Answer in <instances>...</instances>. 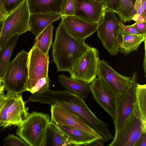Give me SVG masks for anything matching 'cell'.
<instances>
[{"label":"cell","mask_w":146,"mask_h":146,"mask_svg":"<svg viewBox=\"0 0 146 146\" xmlns=\"http://www.w3.org/2000/svg\"><path fill=\"white\" fill-rule=\"evenodd\" d=\"M37 102L63 107L83 118L95 131L100 130L104 122L98 118L88 107L83 98L66 90L45 92L33 94L25 102Z\"/></svg>","instance_id":"1"},{"label":"cell","mask_w":146,"mask_h":146,"mask_svg":"<svg viewBox=\"0 0 146 146\" xmlns=\"http://www.w3.org/2000/svg\"><path fill=\"white\" fill-rule=\"evenodd\" d=\"M89 47L85 40L72 36L61 19L56 29L52 44V61L56 66L57 71L70 73L76 62Z\"/></svg>","instance_id":"2"},{"label":"cell","mask_w":146,"mask_h":146,"mask_svg":"<svg viewBox=\"0 0 146 146\" xmlns=\"http://www.w3.org/2000/svg\"><path fill=\"white\" fill-rule=\"evenodd\" d=\"M51 122L49 115L34 111L17 127L16 134L30 146H45L47 131Z\"/></svg>","instance_id":"3"},{"label":"cell","mask_w":146,"mask_h":146,"mask_svg":"<svg viewBox=\"0 0 146 146\" xmlns=\"http://www.w3.org/2000/svg\"><path fill=\"white\" fill-rule=\"evenodd\" d=\"M28 52L22 50L10 62L1 78L4 90L15 94L25 91L28 76Z\"/></svg>","instance_id":"4"},{"label":"cell","mask_w":146,"mask_h":146,"mask_svg":"<svg viewBox=\"0 0 146 146\" xmlns=\"http://www.w3.org/2000/svg\"><path fill=\"white\" fill-rule=\"evenodd\" d=\"M30 13L27 0L8 13L3 21L0 36V49L15 35L29 31Z\"/></svg>","instance_id":"5"},{"label":"cell","mask_w":146,"mask_h":146,"mask_svg":"<svg viewBox=\"0 0 146 146\" xmlns=\"http://www.w3.org/2000/svg\"><path fill=\"white\" fill-rule=\"evenodd\" d=\"M120 21L114 12L106 8L96 26L98 37L104 47L112 55H117L120 51Z\"/></svg>","instance_id":"6"},{"label":"cell","mask_w":146,"mask_h":146,"mask_svg":"<svg viewBox=\"0 0 146 146\" xmlns=\"http://www.w3.org/2000/svg\"><path fill=\"white\" fill-rule=\"evenodd\" d=\"M146 132L136 102L131 114L121 128L115 133L108 146H134L141 134Z\"/></svg>","instance_id":"7"},{"label":"cell","mask_w":146,"mask_h":146,"mask_svg":"<svg viewBox=\"0 0 146 146\" xmlns=\"http://www.w3.org/2000/svg\"><path fill=\"white\" fill-rule=\"evenodd\" d=\"M100 60L98 50L90 46L74 65L70 77L90 84L98 76Z\"/></svg>","instance_id":"8"},{"label":"cell","mask_w":146,"mask_h":146,"mask_svg":"<svg viewBox=\"0 0 146 146\" xmlns=\"http://www.w3.org/2000/svg\"><path fill=\"white\" fill-rule=\"evenodd\" d=\"M137 74L134 72L130 84L123 95L115 97V116L114 123L115 133L123 126L132 111L136 102L135 87Z\"/></svg>","instance_id":"9"},{"label":"cell","mask_w":146,"mask_h":146,"mask_svg":"<svg viewBox=\"0 0 146 146\" xmlns=\"http://www.w3.org/2000/svg\"><path fill=\"white\" fill-rule=\"evenodd\" d=\"M48 54H46L33 45L28 52V76L25 91L29 92L42 78L48 76Z\"/></svg>","instance_id":"10"},{"label":"cell","mask_w":146,"mask_h":146,"mask_svg":"<svg viewBox=\"0 0 146 146\" xmlns=\"http://www.w3.org/2000/svg\"><path fill=\"white\" fill-rule=\"evenodd\" d=\"M50 113L52 123L77 128L103 140L102 136L89 125L83 118L70 110L59 106H51Z\"/></svg>","instance_id":"11"},{"label":"cell","mask_w":146,"mask_h":146,"mask_svg":"<svg viewBox=\"0 0 146 146\" xmlns=\"http://www.w3.org/2000/svg\"><path fill=\"white\" fill-rule=\"evenodd\" d=\"M97 75L103 79L111 90L114 97L124 94L131 81V77L119 74L104 60H100Z\"/></svg>","instance_id":"12"},{"label":"cell","mask_w":146,"mask_h":146,"mask_svg":"<svg viewBox=\"0 0 146 146\" xmlns=\"http://www.w3.org/2000/svg\"><path fill=\"white\" fill-rule=\"evenodd\" d=\"M91 92L97 103L115 119V97L111 90L99 76L90 84Z\"/></svg>","instance_id":"13"},{"label":"cell","mask_w":146,"mask_h":146,"mask_svg":"<svg viewBox=\"0 0 146 146\" xmlns=\"http://www.w3.org/2000/svg\"><path fill=\"white\" fill-rule=\"evenodd\" d=\"M106 9L103 2L94 0H75L74 15L96 26Z\"/></svg>","instance_id":"14"},{"label":"cell","mask_w":146,"mask_h":146,"mask_svg":"<svg viewBox=\"0 0 146 146\" xmlns=\"http://www.w3.org/2000/svg\"><path fill=\"white\" fill-rule=\"evenodd\" d=\"M61 19L68 33L76 39L85 40L96 32V25L75 15L63 16Z\"/></svg>","instance_id":"15"},{"label":"cell","mask_w":146,"mask_h":146,"mask_svg":"<svg viewBox=\"0 0 146 146\" xmlns=\"http://www.w3.org/2000/svg\"><path fill=\"white\" fill-rule=\"evenodd\" d=\"M30 14L55 13L63 16L68 0H27Z\"/></svg>","instance_id":"16"},{"label":"cell","mask_w":146,"mask_h":146,"mask_svg":"<svg viewBox=\"0 0 146 146\" xmlns=\"http://www.w3.org/2000/svg\"><path fill=\"white\" fill-rule=\"evenodd\" d=\"M25 104L21 94H16L7 112V127L12 125L19 127L24 122L30 113Z\"/></svg>","instance_id":"17"},{"label":"cell","mask_w":146,"mask_h":146,"mask_svg":"<svg viewBox=\"0 0 146 146\" xmlns=\"http://www.w3.org/2000/svg\"><path fill=\"white\" fill-rule=\"evenodd\" d=\"M54 124L74 145H90L99 139L76 128L60 124Z\"/></svg>","instance_id":"18"},{"label":"cell","mask_w":146,"mask_h":146,"mask_svg":"<svg viewBox=\"0 0 146 146\" xmlns=\"http://www.w3.org/2000/svg\"><path fill=\"white\" fill-rule=\"evenodd\" d=\"M62 17L61 15L55 13L30 14L29 20V31L36 36L48 25L59 20Z\"/></svg>","instance_id":"19"},{"label":"cell","mask_w":146,"mask_h":146,"mask_svg":"<svg viewBox=\"0 0 146 146\" xmlns=\"http://www.w3.org/2000/svg\"><path fill=\"white\" fill-rule=\"evenodd\" d=\"M58 80L66 90L83 98H87L91 92L90 84L84 81L69 78L63 74L59 76Z\"/></svg>","instance_id":"20"},{"label":"cell","mask_w":146,"mask_h":146,"mask_svg":"<svg viewBox=\"0 0 146 146\" xmlns=\"http://www.w3.org/2000/svg\"><path fill=\"white\" fill-rule=\"evenodd\" d=\"M120 36L121 37V40H119V43L120 50L126 56L137 50L141 43L146 38V35L121 34Z\"/></svg>","instance_id":"21"},{"label":"cell","mask_w":146,"mask_h":146,"mask_svg":"<svg viewBox=\"0 0 146 146\" xmlns=\"http://www.w3.org/2000/svg\"><path fill=\"white\" fill-rule=\"evenodd\" d=\"M65 146L74 145L64 134L51 122L48 127L46 146Z\"/></svg>","instance_id":"22"},{"label":"cell","mask_w":146,"mask_h":146,"mask_svg":"<svg viewBox=\"0 0 146 146\" xmlns=\"http://www.w3.org/2000/svg\"><path fill=\"white\" fill-rule=\"evenodd\" d=\"M19 36L17 35L13 36L0 49V79L4 75L10 62L11 55Z\"/></svg>","instance_id":"23"},{"label":"cell","mask_w":146,"mask_h":146,"mask_svg":"<svg viewBox=\"0 0 146 146\" xmlns=\"http://www.w3.org/2000/svg\"><path fill=\"white\" fill-rule=\"evenodd\" d=\"M53 28V25L51 24L35 36L33 45L46 54H48L49 51L52 44Z\"/></svg>","instance_id":"24"},{"label":"cell","mask_w":146,"mask_h":146,"mask_svg":"<svg viewBox=\"0 0 146 146\" xmlns=\"http://www.w3.org/2000/svg\"><path fill=\"white\" fill-rule=\"evenodd\" d=\"M16 95L9 92L5 94L4 91L0 94V127H7V112Z\"/></svg>","instance_id":"25"},{"label":"cell","mask_w":146,"mask_h":146,"mask_svg":"<svg viewBox=\"0 0 146 146\" xmlns=\"http://www.w3.org/2000/svg\"><path fill=\"white\" fill-rule=\"evenodd\" d=\"M120 7L117 14L121 22L125 23L132 21L137 12L135 7V0H120Z\"/></svg>","instance_id":"26"},{"label":"cell","mask_w":146,"mask_h":146,"mask_svg":"<svg viewBox=\"0 0 146 146\" xmlns=\"http://www.w3.org/2000/svg\"><path fill=\"white\" fill-rule=\"evenodd\" d=\"M137 104L140 115L146 125V85L136 83L135 87Z\"/></svg>","instance_id":"27"},{"label":"cell","mask_w":146,"mask_h":146,"mask_svg":"<svg viewBox=\"0 0 146 146\" xmlns=\"http://www.w3.org/2000/svg\"><path fill=\"white\" fill-rule=\"evenodd\" d=\"M49 86L50 80L48 76L40 79L30 92L33 94L42 92L49 89Z\"/></svg>","instance_id":"28"},{"label":"cell","mask_w":146,"mask_h":146,"mask_svg":"<svg viewBox=\"0 0 146 146\" xmlns=\"http://www.w3.org/2000/svg\"><path fill=\"white\" fill-rule=\"evenodd\" d=\"M3 145L5 146H29L21 138L13 134H9L4 138Z\"/></svg>","instance_id":"29"},{"label":"cell","mask_w":146,"mask_h":146,"mask_svg":"<svg viewBox=\"0 0 146 146\" xmlns=\"http://www.w3.org/2000/svg\"><path fill=\"white\" fill-rule=\"evenodd\" d=\"M120 28V35L121 34H128L143 35L141 34L133 26L131 25H125L121 21L119 22Z\"/></svg>","instance_id":"30"},{"label":"cell","mask_w":146,"mask_h":146,"mask_svg":"<svg viewBox=\"0 0 146 146\" xmlns=\"http://www.w3.org/2000/svg\"><path fill=\"white\" fill-rule=\"evenodd\" d=\"M106 8L117 14L120 7V0H104Z\"/></svg>","instance_id":"31"},{"label":"cell","mask_w":146,"mask_h":146,"mask_svg":"<svg viewBox=\"0 0 146 146\" xmlns=\"http://www.w3.org/2000/svg\"><path fill=\"white\" fill-rule=\"evenodd\" d=\"M25 0H3L8 13L11 12Z\"/></svg>","instance_id":"32"},{"label":"cell","mask_w":146,"mask_h":146,"mask_svg":"<svg viewBox=\"0 0 146 146\" xmlns=\"http://www.w3.org/2000/svg\"><path fill=\"white\" fill-rule=\"evenodd\" d=\"M74 8L75 0H68L63 16L74 15Z\"/></svg>","instance_id":"33"},{"label":"cell","mask_w":146,"mask_h":146,"mask_svg":"<svg viewBox=\"0 0 146 146\" xmlns=\"http://www.w3.org/2000/svg\"><path fill=\"white\" fill-rule=\"evenodd\" d=\"M142 0H135V7L137 13L132 18V20L136 21L139 16L141 15L143 11L142 5Z\"/></svg>","instance_id":"34"},{"label":"cell","mask_w":146,"mask_h":146,"mask_svg":"<svg viewBox=\"0 0 146 146\" xmlns=\"http://www.w3.org/2000/svg\"><path fill=\"white\" fill-rule=\"evenodd\" d=\"M131 25L135 28L141 34L146 35V22L135 23Z\"/></svg>","instance_id":"35"},{"label":"cell","mask_w":146,"mask_h":146,"mask_svg":"<svg viewBox=\"0 0 146 146\" xmlns=\"http://www.w3.org/2000/svg\"><path fill=\"white\" fill-rule=\"evenodd\" d=\"M8 14L3 0H0V22L3 21L7 17Z\"/></svg>","instance_id":"36"},{"label":"cell","mask_w":146,"mask_h":146,"mask_svg":"<svg viewBox=\"0 0 146 146\" xmlns=\"http://www.w3.org/2000/svg\"><path fill=\"white\" fill-rule=\"evenodd\" d=\"M146 146V132H142L134 146Z\"/></svg>","instance_id":"37"},{"label":"cell","mask_w":146,"mask_h":146,"mask_svg":"<svg viewBox=\"0 0 146 146\" xmlns=\"http://www.w3.org/2000/svg\"><path fill=\"white\" fill-rule=\"evenodd\" d=\"M146 22V15L141 14L138 17L137 21H135L136 23H139L141 22Z\"/></svg>","instance_id":"38"},{"label":"cell","mask_w":146,"mask_h":146,"mask_svg":"<svg viewBox=\"0 0 146 146\" xmlns=\"http://www.w3.org/2000/svg\"><path fill=\"white\" fill-rule=\"evenodd\" d=\"M142 5L143 11L141 14L146 15V0H142Z\"/></svg>","instance_id":"39"},{"label":"cell","mask_w":146,"mask_h":146,"mask_svg":"<svg viewBox=\"0 0 146 146\" xmlns=\"http://www.w3.org/2000/svg\"><path fill=\"white\" fill-rule=\"evenodd\" d=\"M145 43V57L144 59V63H143V66L144 69L145 73V76H146V59H145V56H146V40H145L144 41Z\"/></svg>","instance_id":"40"},{"label":"cell","mask_w":146,"mask_h":146,"mask_svg":"<svg viewBox=\"0 0 146 146\" xmlns=\"http://www.w3.org/2000/svg\"><path fill=\"white\" fill-rule=\"evenodd\" d=\"M4 90V86L1 83L0 84V94Z\"/></svg>","instance_id":"41"},{"label":"cell","mask_w":146,"mask_h":146,"mask_svg":"<svg viewBox=\"0 0 146 146\" xmlns=\"http://www.w3.org/2000/svg\"><path fill=\"white\" fill-rule=\"evenodd\" d=\"M3 26L2 21L0 22V36L2 28Z\"/></svg>","instance_id":"42"},{"label":"cell","mask_w":146,"mask_h":146,"mask_svg":"<svg viewBox=\"0 0 146 146\" xmlns=\"http://www.w3.org/2000/svg\"><path fill=\"white\" fill-rule=\"evenodd\" d=\"M100 2H103L104 0H94Z\"/></svg>","instance_id":"43"},{"label":"cell","mask_w":146,"mask_h":146,"mask_svg":"<svg viewBox=\"0 0 146 146\" xmlns=\"http://www.w3.org/2000/svg\"><path fill=\"white\" fill-rule=\"evenodd\" d=\"M2 82H1V79H0V84H1V83Z\"/></svg>","instance_id":"44"},{"label":"cell","mask_w":146,"mask_h":146,"mask_svg":"<svg viewBox=\"0 0 146 146\" xmlns=\"http://www.w3.org/2000/svg\"></svg>","instance_id":"45"}]
</instances>
